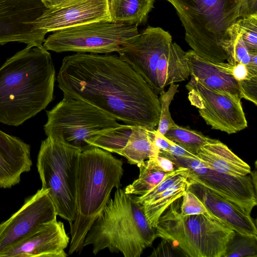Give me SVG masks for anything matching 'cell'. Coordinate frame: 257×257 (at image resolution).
I'll return each instance as SVG.
<instances>
[{
  "instance_id": "6da1fadb",
  "label": "cell",
  "mask_w": 257,
  "mask_h": 257,
  "mask_svg": "<svg viewBox=\"0 0 257 257\" xmlns=\"http://www.w3.org/2000/svg\"><path fill=\"white\" fill-rule=\"evenodd\" d=\"M57 80L63 96L87 102L125 124L154 129L159 123L158 95L118 55L66 56Z\"/></svg>"
},
{
  "instance_id": "7a4b0ae2",
  "label": "cell",
  "mask_w": 257,
  "mask_h": 257,
  "mask_svg": "<svg viewBox=\"0 0 257 257\" xmlns=\"http://www.w3.org/2000/svg\"><path fill=\"white\" fill-rule=\"evenodd\" d=\"M56 72L50 53L31 45L0 68V122L19 126L53 99Z\"/></svg>"
},
{
  "instance_id": "3957f363",
  "label": "cell",
  "mask_w": 257,
  "mask_h": 257,
  "mask_svg": "<svg viewBox=\"0 0 257 257\" xmlns=\"http://www.w3.org/2000/svg\"><path fill=\"white\" fill-rule=\"evenodd\" d=\"M175 9L185 39L199 57L214 63L228 61L229 31L248 16L246 0H166Z\"/></svg>"
},
{
  "instance_id": "277c9868",
  "label": "cell",
  "mask_w": 257,
  "mask_h": 257,
  "mask_svg": "<svg viewBox=\"0 0 257 257\" xmlns=\"http://www.w3.org/2000/svg\"><path fill=\"white\" fill-rule=\"evenodd\" d=\"M157 238L135 195L116 188L85 236L83 246L92 245L96 254L107 248L125 257H140Z\"/></svg>"
},
{
  "instance_id": "5b68a950",
  "label": "cell",
  "mask_w": 257,
  "mask_h": 257,
  "mask_svg": "<svg viewBox=\"0 0 257 257\" xmlns=\"http://www.w3.org/2000/svg\"><path fill=\"white\" fill-rule=\"evenodd\" d=\"M123 173V162L110 152L94 146L81 151L76 182V213L70 225L69 254L82 250L85 236L110 198L112 190L121 186Z\"/></svg>"
},
{
  "instance_id": "8992f818",
  "label": "cell",
  "mask_w": 257,
  "mask_h": 257,
  "mask_svg": "<svg viewBox=\"0 0 257 257\" xmlns=\"http://www.w3.org/2000/svg\"><path fill=\"white\" fill-rule=\"evenodd\" d=\"M180 199L159 217L155 228L157 237L168 240L187 256L223 257L235 231L217 217L181 214Z\"/></svg>"
},
{
  "instance_id": "52a82bcc",
  "label": "cell",
  "mask_w": 257,
  "mask_h": 257,
  "mask_svg": "<svg viewBox=\"0 0 257 257\" xmlns=\"http://www.w3.org/2000/svg\"><path fill=\"white\" fill-rule=\"evenodd\" d=\"M81 151L62 140L47 137L42 141L37 160L41 188L48 190L57 215L70 225L76 213V182Z\"/></svg>"
},
{
  "instance_id": "ba28073f",
  "label": "cell",
  "mask_w": 257,
  "mask_h": 257,
  "mask_svg": "<svg viewBox=\"0 0 257 257\" xmlns=\"http://www.w3.org/2000/svg\"><path fill=\"white\" fill-rule=\"evenodd\" d=\"M46 135L58 139L82 151L91 147L96 137L120 124L95 106L83 100L63 96L46 111Z\"/></svg>"
},
{
  "instance_id": "9c48e42d",
  "label": "cell",
  "mask_w": 257,
  "mask_h": 257,
  "mask_svg": "<svg viewBox=\"0 0 257 257\" xmlns=\"http://www.w3.org/2000/svg\"><path fill=\"white\" fill-rule=\"evenodd\" d=\"M137 25L98 21L54 32L43 47L57 53L117 52L139 34Z\"/></svg>"
},
{
  "instance_id": "30bf717a",
  "label": "cell",
  "mask_w": 257,
  "mask_h": 257,
  "mask_svg": "<svg viewBox=\"0 0 257 257\" xmlns=\"http://www.w3.org/2000/svg\"><path fill=\"white\" fill-rule=\"evenodd\" d=\"M159 155L170 159L177 168H187L189 182L205 186L247 213L250 214L256 205V191L250 177H234L219 173L206 166L201 160L176 157L164 151H160Z\"/></svg>"
},
{
  "instance_id": "8fae6325",
  "label": "cell",
  "mask_w": 257,
  "mask_h": 257,
  "mask_svg": "<svg viewBox=\"0 0 257 257\" xmlns=\"http://www.w3.org/2000/svg\"><path fill=\"white\" fill-rule=\"evenodd\" d=\"M188 99L206 123L214 130L231 134L247 126L241 99L209 89L191 76L186 85Z\"/></svg>"
},
{
  "instance_id": "7c38bea8",
  "label": "cell",
  "mask_w": 257,
  "mask_h": 257,
  "mask_svg": "<svg viewBox=\"0 0 257 257\" xmlns=\"http://www.w3.org/2000/svg\"><path fill=\"white\" fill-rule=\"evenodd\" d=\"M46 9L41 0H0V45H42L47 33L38 28V19Z\"/></svg>"
},
{
  "instance_id": "4fadbf2b",
  "label": "cell",
  "mask_w": 257,
  "mask_h": 257,
  "mask_svg": "<svg viewBox=\"0 0 257 257\" xmlns=\"http://www.w3.org/2000/svg\"><path fill=\"white\" fill-rule=\"evenodd\" d=\"M172 39L170 33L160 27L148 26L142 33L117 52L158 95L157 68L161 56L169 49Z\"/></svg>"
},
{
  "instance_id": "5bb4252c",
  "label": "cell",
  "mask_w": 257,
  "mask_h": 257,
  "mask_svg": "<svg viewBox=\"0 0 257 257\" xmlns=\"http://www.w3.org/2000/svg\"><path fill=\"white\" fill-rule=\"evenodd\" d=\"M57 216L48 190L41 188L28 198L17 211L0 223V256L45 223L57 219Z\"/></svg>"
},
{
  "instance_id": "9a60e30c",
  "label": "cell",
  "mask_w": 257,
  "mask_h": 257,
  "mask_svg": "<svg viewBox=\"0 0 257 257\" xmlns=\"http://www.w3.org/2000/svg\"><path fill=\"white\" fill-rule=\"evenodd\" d=\"M102 21H110L107 0H75L46 9L38 19V26L47 33Z\"/></svg>"
},
{
  "instance_id": "2e32d148",
  "label": "cell",
  "mask_w": 257,
  "mask_h": 257,
  "mask_svg": "<svg viewBox=\"0 0 257 257\" xmlns=\"http://www.w3.org/2000/svg\"><path fill=\"white\" fill-rule=\"evenodd\" d=\"M69 242L63 222L45 223L2 253L0 257H66Z\"/></svg>"
},
{
  "instance_id": "e0dca14e",
  "label": "cell",
  "mask_w": 257,
  "mask_h": 257,
  "mask_svg": "<svg viewBox=\"0 0 257 257\" xmlns=\"http://www.w3.org/2000/svg\"><path fill=\"white\" fill-rule=\"evenodd\" d=\"M189 182V181H188ZM194 193L214 216L242 236L257 237V229L250 214L200 184L189 182Z\"/></svg>"
},
{
  "instance_id": "ac0fdd59",
  "label": "cell",
  "mask_w": 257,
  "mask_h": 257,
  "mask_svg": "<svg viewBox=\"0 0 257 257\" xmlns=\"http://www.w3.org/2000/svg\"><path fill=\"white\" fill-rule=\"evenodd\" d=\"M32 165L30 145L0 130V187L11 188L19 184L22 175Z\"/></svg>"
},
{
  "instance_id": "d6986e66",
  "label": "cell",
  "mask_w": 257,
  "mask_h": 257,
  "mask_svg": "<svg viewBox=\"0 0 257 257\" xmlns=\"http://www.w3.org/2000/svg\"><path fill=\"white\" fill-rule=\"evenodd\" d=\"M186 53L191 76L209 89L241 99L238 81L218 63L202 58L192 50Z\"/></svg>"
},
{
  "instance_id": "ffe728a7",
  "label": "cell",
  "mask_w": 257,
  "mask_h": 257,
  "mask_svg": "<svg viewBox=\"0 0 257 257\" xmlns=\"http://www.w3.org/2000/svg\"><path fill=\"white\" fill-rule=\"evenodd\" d=\"M196 156L205 165L219 173L234 177L250 174V167L234 154L226 145L215 140L203 146Z\"/></svg>"
},
{
  "instance_id": "44dd1931",
  "label": "cell",
  "mask_w": 257,
  "mask_h": 257,
  "mask_svg": "<svg viewBox=\"0 0 257 257\" xmlns=\"http://www.w3.org/2000/svg\"><path fill=\"white\" fill-rule=\"evenodd\" d=\"M190 75L186 52L177 43H172L169 50L161 56L157 68L160 92L169 84L188 79Z\"/></svg>"
},
{
  "instance_id": "7402d4cb",
  "label": "cell",
  "mask_w": 257,
  "mask_h": 257,
  "mask_svg": "<svg viewBox=\"0 0 257 257\" xmlns=\"http://www.w3.org/2000/svg\"><path fill=\"white\" fill-rule=\"evenodd\" d=\"M155 131L154 128L134 125L125 147L118 155L125 158L130 164L137 165L146 159L157 157L160 150L154 143Z\"/></svg>"
},
{
  "instance_id": "603a6c76",
  "label": "cell",
  "mask_w": 257,
  "mask_h": 257,
  "mask_svg": "<svg viewBox=\"0 0 257 257\" xmlns=\"http://www.w3.org/2000/svg\"><path fill=\"white\" fill-rule=\"evenodd\" d=\"M155 0H107L110 21L140 25L147 20Z\"/></svg>"
},
{
  "instance_id": "cb8c5ba5",
  "label": "cell",
  "mask_w": 257,
  "mask_h": 257,
  "mask_svg": "<svg viewBox=\"0 0 257 257\" xmlns=\"http://www.w3.org/2000/svg\"><path fill=\"white\" fill-rule=\"evenodd\" d=\"M188 176L180 179L163 192L155 196L150 202L142 205L149 223L155 228L159 217L174 201L181 198L188 189Z\"/></svg>"
},
{
  "instance_id": "d4e9b609",
  "label": "cell",
  "mask_w": 257,
  "mask_h": 257,
  "mask_svg": "<svg viewBox=\"0 0 257 257\" xmlns=\"http://www.w3.org/2000/svg\"><path fill=\"white\" fill-rule=\"evenodd\" d=\"M155 158H149L137 165L140 170L139 176L124 188L126 193L135 196L143 195L171 173L161 170L157 166Z\"/></svg>"
},
{
  "instance_id": "484cf974",
  "label": "cell",
  "mask_w": 257,
  "mask_h": 257,
  "mask_svg": "<svg viewBox=\"0 0 257 257\" xmlns=\"http://www.w3.org/2000/svg\"><path fill=\"white\" fill-rule=\"evenodd\" d=\"M164 136L196 155L203 146L215 140L205 136L199 132L179 126L177 124L169 129Z\"/></svg>"
},
{
  "instance_id": "4316f807",
  "label": "cell",
  "mask_w": 257,
  "mask_h": 257,
  "mask_svg": "<svg viewBox=\"0 0 257 257\" xmlns=\"http://www.w3.org/2000/svg\"><path fill=\"white\" fill-rule=\"evenodd\" d=\"M257 237L240 235L236 233L228 244L223 257L257 256Z\"/></svg>"
},
{
  "instance_id": "83f0119b",
  "label": "cell",
  "mask_w": 257,
  "mask_h": 257,
  "mask_svg": "<svg viewBox=\"0 0 257 257\" xmlns=\"http://www.w3.org/2000/svg\"><path fill=\"white\" fill-rule=\"evenodd\" d=\"M179 84L171 83L167 91L163 90L160 92L159 101L161 106L160 119L157 130L163 135L176 123L172 118L169 111V106L174 98L175 94L178 92Z\"/></svg>"
},
{
  "instance_id": "f1b7e54d",
  "label": "cell",
  "mask_w": 257,
  "mask_h": 257,
  "mask_svg": "<svg viewBox=\"0 0 257 257\" xmlns=\"http://www.w3.org/2000/svg\"><path fill=\"white\" fill-rule=\"evenodd\" d=\"M229 34L230 57L227 62L231 64L236 63H242L245 65L249 64L251 54L253 53H250L235 23L231 27Z\"/></svg>"
},
{
  "instance_id": "f546056e",
  "label": "cell",
  "mask_w": 257,
  "mask_h": 257,
  "mask_svg": "<svg viewBox=\"0 0 257 257\" xmlns=\"http://www.w3.org/2000/svg\"><path fill=\"white\" fill-rule=\"evenodd\" d=\"M189 175L187 168L178 167L174 171L167 175L160 183L150 191L142 196H135L136 200L143 205L150 202L155 196L163 192L180 179Z\"/></svg>"
},
{
  "instance_id": "4dcf8cb0",
  "label": "cell",
  "mask_w": 257,
  "mask_h": 257,
  "mask_svg": "<svg viewBox=\"0 0 257 257\" xmlns=\"http://www.w3.org/2000/svg\"><path fill=\"white\" fill-rule=\"evenodd\" d=\"M235 24L250 53H257V14L241 18Z\"/></svg>"
},
{
  "instance_id": "1f68e13d",
  "label": "cell",
  "mask_w": 257,
  "mask_h": 257,
  "mask_svg": "<svg viewBox=\"0 0 257 257\" xmlns=\"http://www.w3.org/2000/svg\"><path fill=\"white\" fill-rule=\"evenodd\" d=\"M180 211L183 215L203 214L211 218H216L192 192L187 190L182 197ZM218 218V217H217Z\"/></svg>"
},
{
  "instance_id": "d6a6232c",
  "label": "cell",
  "mask_w": 257,
  "mask_h": 257,
  "mask_svg": "<svg viewBox=\"0 0 257 257\" xmlns=\"http://www.w3.org/2000/svg\"><path fill=\"white\" fill-rule=\"evenodd\" d=\"M218 64L224 71L232 75L237 81L248 80L257 76V74L251 72L245 65L242 63L231 64L224 62Z\"/></svg>"
},
{
  "instance_id": "836d02e7",
  "label": "cell",
  "mask_w": 257,
  "mask_h": 257,
  "mask_svg": "<svg viewBox=\"0 0 257 257\" xmlns=\"http://www.w3.org/2000/svg\"><path fill=\"white\" fill-rule=\"evenodd\" d=\"M241 98L257 105V76L248 80L238 81Z\"/></svg>"
},
{
  "instance_id": "e575fe53",
  "label": "cell",
  "mask_w": 257,
  "mask_h": 257,
  "mask_svg": "<svg viewBox=\"0 0 257 257\" xmlns=\"http://www.w3.org/2000/svg\"><path fill=\"white\" fill-rule=\"evenodd\" d=\"M164 152L176 157L200 160L196 155L188 151L185 149L174 142H173L167 151Z\"/></svg>"
},
{
  "instance_id": "d590c367",
  "label": "cell",
  "mask_w": 257,
  "mask_h": 257,
  "mask_svg": "<svg viewBox=\"0 0 257 257\" xmlns=\"http://www.w3.org/2000/svg\"><path fill=\"white\" fill-rule=\"evenodd\" d=\"M173 142L167 139L158 131L156 130L154 138V143L160 151H167Z\"/></svg>"
},
{
  "instance_id": "8d00e7d4",
  "label": "cell",
  "mask_w": 257,
  "mask_h": 257,
  "mask_svg": "<svg viewBox=\"0 0 257 257\" xmlns=\"http://www.w3.org/2000/svg\"><path fill=\"white\" fill-rule=\"evenodd\" d=\"M155 159L157 166L163 171L172 172L178 168L170 159L166 157L159 155Z\"/></svg>"
},
{
  "instance_id": "74e56055",
  "label": "cell",
  "mask_w": 257,
  "mask_h": 257,
  "mask_svg": "<svg viewBox=\"0 0 257 257\" xmlns=\"http://www.w3.org/2000/svg\"><path fill=\"white\" fill-rule=\"evenodd\" d=\"M171 243L168 240L162 239V241L158 247L152 252L151 256H173L170 244Z\"/></svg>"
},
{
  "instance_id": "f35d334b",
  "label": "cell",
  "mask_w": 257,
  "mask_h": 257,
  "mask_svg": "<svg viewBox=\"0 0 257 257\" xmlns=\"http://www.w3.org/2000/svg\"><path fill=\"white\" fill-rule=\"evenodd\" d=\"M47 9L59 7L75 0H41Z\"/></svg>"
},
{
  "instance_id": "ab89813d",
  "label": "cell",
  "mask_w": 257,
  "mask_h": 257,
  "mask_svg": "<svg viewBox=\"0 0 257 257\" xmlns=\"http://www.w3.org/2000/svg\"><path fill=\"white\" fill-rule=\"evenodd\" d=\"M248 16L257 14V0H246Z\"/></svg>"
},
{
  "instance_id": "60d3db41",
  "label": "cell",
  "mask_w": 257,
  "mask_h": 257,
  "mask_svg": "<svg viewBox=\"0 0 257 257\" xmlns=\"http://www.w3.org/2000/svg\"><path fill=\"white\" fill-rule=\"evenodd\" d=\"M251 174L252 175V182L255 189V191H256V171H254L252 173H251Z\"/></svg>"
}]
</instances>
